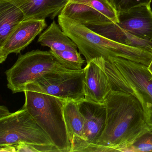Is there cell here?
Masks as SVG:
<instances>
[{"mask_svg": "<svg viewBox=\"0 0 152 152\" xmlns=\"http://www.w3.org/2000/svg\"><path fill=\"white\" fill-rule=\"evenodd\" d=\"M148 70L149 71V72L151 74V75H152V59L149 64V65L147 66Z\"/></svg>", "mask_w": 152, "mask_h": 152, "instance_id": "cell-24", "label": "cell"}, {"mask_svg": "<svg viewBox=\"0 0 152 152\" xmlns=\"http://www.w3.org/2000/svg\"><path fill=\"white\" fill-rule=\"evenodd\" d=\"M78 103L84 118V138L88 147L89 145L96 144L104 129L106 107L105 104H96L85 99L78 101Z\"/></svg>", "mask_w": 152, "mask_h": 152, "instance_id": "cell-12", "label": "cell"}, {"mask_svg": "<svg viewBox=\"0 0 152 152\" xmlns=\"http://www.w3.org/2000/svg\"><path fill=\"white\" fill-rule=\"evenodd\" d=\"M58 23L64 32L77 45L87 63L93 58H122L148 66L152 52L121 44L104 37L86 26L63 15L58 16Z\"/></svg>", "mask_w": 152, "mask_h": 152, "instance_id": "cell-2", "label": "cell"}, {"mask_svg": "<svg viewBox=\"0 0 152 152\" xmlns=\"http://www.w3.org/2000/svg\"><path fill=\"white\" fill-rule=\"evenodd\" d=\"M84 68V99L96 104H105L112 89L105 68L104 58H93L87 63Z\"/></svg>", "mask_w": 152, "mask_h": 152, "instance_id": "cell-9", "label": "cell"}, {"mask_svg": "<svg viewBox=\"0 0 152 152\" xmlns=\"http://www.w3.org/2000/svg\"><path fill=\"white\" fill-rule=\"evenodd\" d=\"M19 8L24 14L23 20L54 19L58 16L69 0H3Z\"/></svg>", "mask_w": 152, "mask_h": 152, "instance_id": "cell-13", "label": "cell"}, {"mask_svg": "<svg viewBox=\"0 0 152 152\" xmlns=\"http://www.w3.org/2000/svg\"><path fill=\"white\" fill-rule=\"evenodd\" d=\"M117 14L140 6L151 5L152 0H107Z\"/></svg>", "mask_w": 152, "mask_h": 152, "instance_id": "cell-20", "label": "cell"}, {"mask_svg": "<svg viewBox=\"0 0 152 152\" xmlns=\"http://www.w3.org/2000/svg\"><path fill=\"white\" fill-rule=\"evenodd\" d=\"M24 19L22 10L7 1L0 0V45Z\"/></svg>", "mask_w": 152, "mask_h": 152, "instance_id": "cell-17", "label": "cell"}, {"mask_svg": "<svg viewBox=\"0 0 152 152\" xmlns=\"http://www.w3.org/2000/svg\"><path fill=\"white\" fill-rule=\"evenodd\" d=\"M20 143L54 145L48 134L23 106L0 118V146Z\"/></svg>", "mask_w": 152, "mask_h": 152, "instance_id": "cell-6", "label": "cell"}, {"mask_svg": "<svg viewBox=\"0 0 152 152\" xmlns=\"http://www.w3.org/2000/svg\"><path fill=\"white\" fill-rule=\"evenodd\" d=\"M16 152H60L55 146L37 145L25 143L14 145Z\"/></svg>", "mask_w": 152, "mask_h": 152, "instance_id": "cell-21", "label": "cell"}, {"mask_svg": "<svg viewBox=\"0 0 152 152\" xmlns=\"http://www.w3.org/2000/svg\"><path fill=\"white\" fill-rule=\"evenodd\" d=\"M96 33L123 44L152 52V42L137 38L115 25L114 23L87 26Z\"/></svg>", "mask_w": 152, "mask_h": 152, "instance_id": "cell-15", "label": "cell"}, {"mask_svg": "<svg viewBox=\"0 0 152 152\" xmlns=\"http://www.w3.org/2000/svg\"><path fill=\"white\" fill-rule=\"evenodd\" d=\"M152 152V130L148 131L137 139L123 152Z\"/></svg>", "mask_w": 152, "mask_h": 152, "instance_id": "cell-19", "label": "cell"}, {"mask_svg": "<svg viewBox=\"0 0 152 152\" xmlns=\"http://www.w3.org/2000/svg\"><path fill=\"white\" fill-rule=\"evenodd\" d=\"M64 113L71 143V152H84L88 144L84 138V118L80 112L78 101L66 100Z\"/></svg>", "mask_w": 152, "mask_h": 152, "instance_id": "cell-14", "label": "cell"}, {"mask_svg": "<svg viewBox=\"0 0 152 152\" xmlns=\"http://www.w3.org/2000/svg\"><path fill=\"white\" fill-rule=\"evenodd\" d=\"M47 26L45 19H26L19 23L0 45V63L5 62L10 54L20 53Z\"/></svg>", "mask_w": 152, "mask_h": 152, "instance_id": "cell-10", "label": "cell"}, {"mask_svg": "<svg viewBox=\"0 0 152 152\" xmlns=\"http://www.w3.org/2000/svg\"><path fill=\"white\" fill-rule=\"evenodd\" d=\"M104 59L112 90L129 93L139 100L152 130V75L147 66L122 58Z\"/></svg>", "mask_w": 152, "mask_h": 152, "instance_id": "cell-3", "label": "cell"}, {"mask_svg": "<svg viewBox=\"0 0 152 152\" xmlns=\"http://www.w3.org/2000/svg\"><path fill=\"white\" fill-rule=\"evenodd\" d=\"M104 129L95 145L103 152H123L150 130L139 100L129 93L112 90L105 103Z\"/></svg>", "mask_w": 152, "mask_h": 152, "instance_id": "cell-1", "label": "cell"}, {"mask_svg": "<svg viewBox=\"0 0 152 152\" xmlns=\"http://www.w3.org/2000/svg\"><path fill=\"white\" fill-rule=\"evenodd\" d=\"M0 152H16V148L15 145H5L0 146Z\"/></svg>", "mask_w": 152, "mask_h": 152, "instance_id": "cell-22", "label": "cell"}, {"mask_svg": "<svg viewBox=\"0 0 152 152\" xmlns=\"http://www.w3.org/2000/svg\"><path fill=\"white\" fill-rule=\"evenodd\" d=\"M115 25L133 36L152 42V10L151 5L140 6L117 14Z\"/></svg>", "mask_w": 152, "mask_h": 152, "instance_id": "cell-11", "label": "cell"}, {"mask_svg": "<svg viewBox=\"0 0 152 152\" xmlns=\"http://www.w3.org/2000/svg\"><path fill=\"white\" fill-rule=\"evenodd\" d=\"M10 113L8 108L5 106H1L0 107V118L4 117Z\"/></svg>", "mask_w": 152, "mask_h": 152, "instance_id": "cell-23", "label": "cell"}, {"mask_svg": "<svg viewBox=\"0 0 152 152\" xmlns=\"http://www.w3.org/2000/svg\"><path fill=\"white\" fill-rule=\"evenodd\" d=\"M38 42L41 46L48 47L52 50H74L78 48L77 45L54 20L39 35Z\"/></svg>", "mask_w": 152, "mask_h": 152, "instance_id": "cell-16", "label": "cell"}, {"mask_svg": "<svg viewBox=\"0 0 152 152\" xmlns=\"http://www.w3.org/2000/svg\"><path fill=\"white\" fill-rule=\"evenodd\" d=\"M50 50H36L19 55L14 65L5 72L7 87L13 93L24 92L26 85L50 72L71 71Z\"/></svg>", "mask_w": 152, "mask_h": 152, "instance_id": "cell-5", "label": "cell"}, {"mask_svg": "<svg viewBox=\"0 0 152 152\" xmlns=\"http://www.w3.org/2000/svg\"><path fill=\"white\" fill-rule=\"evenodd\" d=\"M84 75V68L50 72L27 84L24 91H36L64 100L79 101L85 97Z\"/></svg>", "mask_w": 152, "mask_h": 152, "instance_id": "cell-7", "label": "cell"}, {"mask_svg": "<svg viewBox=\"0 0 152 152\" xmlns=\"http://www.w3.org/2000/svg\"><path fill=\"white\" fill-rule=\"evenodd\" d=\"M60 15L86 26L118 22L117 12L107 0H69Z\"/></svg>", "mask_w": 152, "mask_h": 152, "instance_id": "cell-8", "label": "cell"}, {"mask_svg": "<svg viewBox=\"0 0 152 152\" xmlns=\"http://www.w3.org/2000/svg\"><path fill=\"white\" fill-rule=\"evenodd\" d=\"M25 107L60 152H71V143L65 121V100L36 91H24Z\"/></svg>", "mask_w": 152, "mask_h": 152, "instance_id": "cell-4", "label": "cell"}, {"mask_svg": "<svg viewBox=\"0 0 152 152\" xmlns=\"http://www.w3.org/2000/svg\"><path fill=\"white\" fill-rule=\"evenodd\" d=\"M50 50L72 70H79L82 69L85 60H83L81 54L78 52L77 50H66L62 51L51 50Z\"/></svg>", "mask_w": 152, "mask_h": 152, "instance_id": "cell-18", "label": "cell"}]
</instances>
